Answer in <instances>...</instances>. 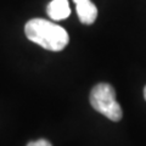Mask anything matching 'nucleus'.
<instances>
[{
    "mask_svg": "<svg viewBox=\"0 0 146 146\" xmlns=\"http://www.w3.org/2000/svg\"><path fill=\"white\" fill-rule=\"evenodd\" d=\"M90 105L95 111L113 122L121 121L123 116L121 105L116 100V91L111 84L99 83L90 91Z\"/></svg>",
    "mask_w": 146,
    "mask_h": 146,
    "instance_id": "2",
    "label": "nucleus"
},
{
    "mask_svg": "<svg viewBox=\"0 0 146 146\" xmlns=\"http://www.w3.org/2000/svg\"><path fill=\"white\" fill-rule=\"evenodd\" d=\"M144 98H145V100H146V86L144 88Z\"/></svg>",
    "mask_w": 146,
    "mask_h": 146,
    "instance_id": "6",
    "label": "nucleus"
},
{
    "mask_svg": "<svg viewBox=\"0 0 146 146\" xmlns=\"http://www.w3.org/2000/svg\"><path fill=\"white\" fill-rule=\"evenodd\" d=\"M27 146H52V145L50 144L48 140L39 139V140H35V141H31V143H28Z\"/></svg>",
    "mask_w": 146,
    "mask_h": 146,
    "instance_id": "5",
    "label": "nucleus"
},
{
    "mask_svg": "<svg viewBox=\"0 0 146 146\" xmlns=\"http://www.w3.org/2000/svg\"><path fill=\"white\" fill-rule=\"evenodd\" d=\"M25 33L31 42L50 51H61L70 42L65 28L44 18L29 20L25 26Z\"/></svg>",
    "mask_w": 146,
    "mask_h": 146,
    "instance_id": "1",
    "label": "nucleus"
},
{
    "mask_svg": "<svg viewBox=\"0 0 146 146\" xmlns=\"http://www.w3.org/2000/svg\"><path fill=\"white\" fill-rule=\"evenodd\" d=\"M49 17L54 21L65 20L71 15V9L68 0H51L46 7Z\"/></svg>",
    "mask_w": 146,
    "mask_h": 146,
    "instance_id": "4",
    "label": "nucleus"
},
{
    "mask_svg": "<svg viewBox=\"0 0 146 146\" xmlns=\"http://www.w3.org/2000/svg\"><path fill=\"white\" fill-rule=\"evenodd\" d=\"M79 21L83 25L94 23L98 17V9L91 0H73Z\"/></svg>",
    "mask_w": 146,
    "mask_h": 146,
    "instance_id": "3",
    "label": "nucleus"
}]
</instances>
